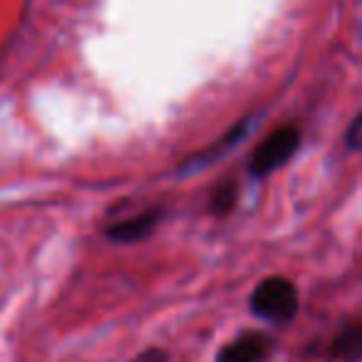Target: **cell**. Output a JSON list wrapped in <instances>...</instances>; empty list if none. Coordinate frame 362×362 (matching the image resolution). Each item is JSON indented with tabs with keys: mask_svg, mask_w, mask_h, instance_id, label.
Segmentation results:
<instances>
[{
	"mask_svg": "<svg viewBox=\"0 0 362 362\" xmlns=\"http://www.w3.org/2000/svg\"><path fill=\"white\" fill-rule=\"evenodd\" d=\"M251 310L273 322L291 320L298 313V288L286 278H266L253 291Z\"/></svg>",
	"mask_w": 362,
	"mask_h": 362,
	"instance_id": "1",
	"label": "cell"
},
{
	"mask_svg": "<svg viewBox=\"0 0 362 362\" xmlns=\"http://www.w3.org/2000/svg\"><path fill=\"white\" fill-rule=\"evenodd\" d=\"M300 146V129L293 124L276 129L251 156V174L253 176H266L283 166Z\"/></svg>",
	"mask_w": 362,
	"mask_h": 362,
	"instance_id": "2",
	"label": "cell"
},
{
	"mask_svg": "<svg viewBox=\"0 0 362 362\" xmlns=\"http://www.w3.org/2000/svg\"><path fill=\"white\" fill-rule=\"evenodd\" d=\"M268 342L261 332H246L218 352V362H263Z\"/></svg>",
	"mask_w": 362,
	"mask_h": 362,
	"instance_id": "3",
	"label": "cell"
},
{
	"mask_svg": "<svg viewBox=\"0 0 362 362\" xmlns=\"http://www.w3.org/2000/svg\"><path fill=\"white\" fill-rule=\"evenodd\" d=\"M161 214L159 211H146V214H139V216L129 218V221H119L117 226H112L107 231V236L117 243H134V241H141L144 236H149V231L156 226Z\"/></svg>",
	"mask_w": 362,
	"mask_h": 362,
	"instance_id": "4",
	"label": "cell"
},
{
	"mask_svg": "<svg viewBox=\"0 0 362 362\" xmlns=\"http://www.w3.org/2000/svg\"><path fill=\"white\" fill-rule=\"evenodd\" d=\"M362 352V330L360 322H350L335 335L330 347V357L335 362H357Z\"/></svg>",
	"mask_w": 362,
	"mask_h": 362,
	"instance_id": "5",
	"label": "cell"
},
{
	"mask_svg": "<svg viewBox=\"0 0 362 362\" xmlns=\"http://www.w3.org/2000/svg\"><path fill=\"white\" fill-rule=\"evenodd\" d=\"M233 202H236V189L223 187V189H218L216 197H214V209H216V211H228V209L233 206Z\"/></svg>",
	"mask_w": 362,
	"mask_h": 362,
	"instance_id": "6",
	"label": "cell"
},
{
	"mask_svg": "<svg viewBox=\"0 0 362 362\" xmlns=\"http://www.w3.org/2000/svg\"><path fill=\"white\" fill-rule=\"evenodd\" d=\"M132 362H169V360H166V355L161 350H144V352H139Z\"/></svg>",
	"mask_w": 362,
	"mask_h": 362,
	"instance_id": "7",
	"label": "cell"
},
{
	"mask_svg": "<svg viewBox=\"0 0 362 362\" xmlns=\"http://www.w3.org/2000/svg\"><path fill=\"white\" fill-rule=\"evenodd\" d=\"M347 144H350V149H357V144H360V119H355L350 124V132H347Z\"/></svg>",
	"mask_w": 362,
	"mask_h": 362,
	"instance_id": "8",
	"label": "cell"
}]
</instances>
